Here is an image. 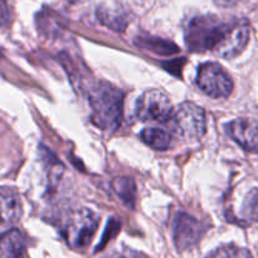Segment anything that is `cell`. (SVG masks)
Instances as JSON below:
<instances>
[{"mask_svg":"<svg viewBox=\"0 0 258 258\" xmlns=\"http://www.w3.org/2000/svg\"><path fill=\"white\" fill-rule=\"evenodd\" d=\"M140 138L146 145L151 146L155 150H166L171 145V135L163 128H144L140 134Z\"/></svg>","mask_w":258,"mask_h":258,"instance_id":"cell-11","label":"cell"},{"mask_svg":"<svg viewBox=\"0 0 258 258\" xmlns=\"http://www.w3.org/2000/svg\"><path fill=\"white\" fill-rule=\"evenodd\" d=\"M207 228L201 221L184 212H179L173 219V239L179 252L188 251L199 243Z\"/></svg>","mask_w":258,"mask_h":258,"instance_id":"cell-7","label":"cell"},{"mask_svg":"<svg viewBox=\"0 0 258 258\" xmlns=\"http://www.w3.org/2000/svg\"><path fill=\"white\" fill-rule=\"evenodd\" d=\"M196 82L198 87L212 98H227L233 91L231 76L216 62H207L199 66Z\"/></svg>","mask_w":258,"mask_h":258,"instance_id":"cell-4","label":"cell"},{"mask_svg":"<svg viewBox=\"0 0 258 258\" xmlns=\"http://www.w3.org/2000/svg\"><path fill=\"white\" fill-rule=\"evenodd\" d=\"M25 251V238L18 229H9L2 237L0 243V257L17 258Z\"/></svg>","mask_w":258,"mask_h":258,"instance_id":"cell-10","label":"cell"},{"mask_svg":"<svg viewBox=\"0 0 258 258\" xmlns=\"http://www.w3.org/2000/svg\"><path fill=\"white\" fill-rule=\"evenodd\" d=\"M211 257H251V252L246 248H241L234 244H226L221 246L216 251L208 253Z\"/></svg>","mask_w":258,"mask_h":258,"instance_id":"cell-15","label":"cell"},{"mask_svg":"<svg viewBox=\"0 0 258 258\" xmlns=\"http://www.w3.org/2000/svg\"><path fill=\"white\" fill-rule=\"evenodd\" d=\"M97 15L100 22H102L103 24L108 25L110 28L116 30H123L125 29V25L127 19L126 17H123L121 13L113 12L110 8H100L97 10Z\"/></svg>","mask_w":258,"mask_h":258,"instance_id":"cell-13","label":"cell"},{"mask_svg":"<svg viewBox=\"0 0 258 258\" xmlns=\"http://www.w3.org/2000/svg\"><path fill=\"white\" fill-rule=\"evenodd\" d=\"M112 188L115 193L120 197V199H122L123 203L133 208L136 197V186L133 179L116 178L112 181Z\"/></svg>","mask_w":258,"mask_h":258,"instance_id":"cell-12","label":"cell"},{"mask_svg":"<svg viewBox=\"0 0 258 258\" xmlns=\"http://www.w3.org/2000/svg\"><path fill=\"white\" fill-rule=\"evenodd\" d=\"M241 213L247 221L258 222V189H252L247 193Z\"/></svg>","mask_w":258,"mask_h":258,"instance_id":"cell-14","label":"cell"},{"mask_svg":"<svg viewBox=\"0 0 258 258\" xmlns=\"http://www.w3.org/2000/svg\"><path fill=\"white\" fill-rule=\"evenodd\" d=\"M100 219L90 209H78L71 214L66 228V238L71 247L83 249L91 243L98 228Z\"/></svg>","mask_w":258,"mask_h":258,"instance_id":"cell-6","label":"cell"},{"mask_svg":"<svg viewBox=\"0 0 258 258\" xmlns=\"http://www.w3.org/2000/svg\"><path fill=\"white\" fill-rule=\"evenodd\" d=\"M2 226L10 227L17 223L22 217V201L19 194L12 188H2Z\"/></svg>","mask_w":258,"mask_h":258,"instance_id":"cell-9","label":"cell"},{"mask_svg":"<svg viewBox=\"0 0 258 258\" xmlns=\"http://www.w3.org/2000/svg\"><path fill=\"white\" fill-rule=\"evenodd\" d=\"M226 131L243 150L258 154V120L256 118H236L227 123Z\"/></svg>","mask_w":258,"mask_h":258,"instance_id":"cell-8","label":"cell"},{"mask_svg":"<svg viewBox=\"0 0 258 258\" xmlns=\"http://www.w3.org/2000/svg\"><path fill=\"white\" fill-rule=\"evenodd\" d=\"M91 120L101 130L113 133L122 120L123 93L112 83L100 81L92 86L88 95Z\"/></svg>","mask_w":258,"mask_h":258,"instance_id":"cell-2","label":"cell"},{"mask_svg":"<svg viewBox=\"0 0 258 258\" xmlns=\"http://www.w3.org/2000/svg\"><path fill=\"white\" fill-rule=\"evenodd\" d=\"M213 2L222 8H231L234 7L236 4H238L241 0H213Z\"/></svg>","mask_w":258,"mask_h":258,"instance_id":"cell-16","label":"cell"},{"mask_svg":"<svg viewBox=\"0 0 258 258\" xmlns=\"http://www.w3.org/2000/svg\"><path fill=\"white\" fill-rule=\"evenodd\" d=\"M251 27L246 19L199 15L189 20L184 39L191 52H212L226 59L236 58L247 47Z\"/></svg>","mask_w":258,"mask_h":258,"instance_id":"cell-1","label":"cell"},{"mask_svg":"<svg viewBox=\"0 0 258 258\" xmlns=\"http://www.w3.org/2000/svg\"><path fill=\"white\" fill-rule=\"evenodd\" d=\"M174 133L185 140L203 138L207 131V115L204 108L193 102H184L173 115Z\"/></svg>","mask_w":258,"mask_h":258,"instance_id":"cell-3","label":"cell"},{"mask_svg":"<svg viewBox=\"0 0 258 258\" xmlns=\"http://www.w3.org/2000/svg\"><path fill=\"white\" fill-rule=\"evenodd\" d=\"M135 112L145 122H166L173 115V103L164 91L153 88L139 97Z\"/></svg>","mask_w":258,"mask_h":258,"instance_id":"cell-5","label":"cell"}]
</instances>
